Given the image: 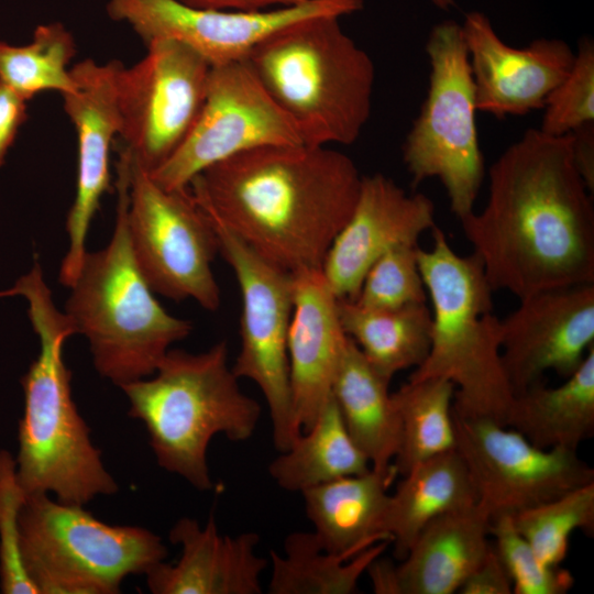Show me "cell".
Wrapping results in <instances>:
<instances>
[{
	"mask_svg": "<svg viewBox=\"0 0 594 594\" xmlns=\"http://www.w3.org/2000/svg\"><path fill=\"white\" fill-rule=\"evenodd\" d=\"M429 85L419 114L402 146L416 187L428 178L443 185L450 209L461 220L474 211L484 178L476 105L461 24L446 20L429 33Z\"/></svg>",
	"mask_w": 594,
	"mask_h": 594,
	"instance_id": "cell-9",
	"label": "cell"
},
{
	"mask_svg": "<svg viewBox=\"0 0 594 594\" xmlns=\"http://www.w3.org/2000/svg\"><path fill=\"white\" fill-rule=\"evenodd\" d=\"M338 311L345 334L388 381L426 360L432 328L431 310L426 302L369 309L353 300L338 299Z\"/></svg>",
	"mask_w": 594,
	"mask_h": 594,
	"instance_id": "cell-27",
	"label": "cell"
},
{
	"mask_svg": "<svg viewBox=\"0 0 594 594\" xmlns=\"http://www.w3.org/2000/svg\"><path fill=\"white\" fill-rule=\"evenodd\" d=\"M28 100L0 81V168L28 118Z\"/></svg>",
	"mask_w": 594,
	"mask_h": 594,
	"instance_id": "cell-38",
	"label": "cell"
},
{
	"mask_svg": "<svg viewBox=\"0 0 594 594\" xmlns=\"http://www.w3.org/2000/svg\"><path fill=\"white\" fill-rule=\"evenodd\" d=\"M336 15L293 23L245 58L307 145H350L372 110L375 67Z\"/></svg>",
	"mask_w": 594,
	"mask_h": 594,
	"instance_id": "cell-6",
	"label": "cell"
},
{
	"mask_svg": "<svg viewBox=\"0 0 594 594\" xmlns=\"http://www.w3.org/2000/svg\"><path fill=\"white\" fill-rule=\"evenodd\" d=\"M294 307L287 337L289 383L296 422L309 429L324 404L341 363L348 336L338 298L321 270L292 274Z\"/></svg>",
	"mask_w": 594,
	"mask_h": 594,
	"instance_id": "cell-21",
	"label": "cell"
},
{
	"mask_svg": "<svg viewBox=\"0 0 594 594\" xmlns=\"http://www.w3.org/2000/svg\"><path fill=\"white\" fill-rule=\"evenodd\" d=\"M494 548L503 561L515 594H565L574 584L572 573L561 565L543 563L517 531L509 515L491 520Z\"/></svg>",
	"mask_w": 594,
	"mask_h": 594,
	"instance_id": "cell-34",
	"label": "cell"
},
{
	"mask_svg": "<svg viewBox=\"0 0 594 594\" xmlns=\"http://www.w3.org/2000/svg\"><path fill=\"white\" fill-rule=\"evenodd\" d=\"M454 392L451 381L432 377L407 381L392 393L400 421L399 447L393 460L397 474L455 449Z\"/></svg>",
	"mask_w": 594,
	"mask_h": 594,
	"instance_id": "cell-30",
	"label": "cell"
},
{
	"mask_svg": "<svg viewBox=\"0 0 594 594\" xmlns=\"http://www.w3.org/2000/svg\"><path fill=\"white\" fill-rule=\"evenodd\" d=\"M172 543L180 546L174 564L162 561L145 575L154 594H261V574L267 560L257 554L255 532L220 534L210 515L205 526L183 517L169 531Z\"/></svg>",
	"mask_w": 594,
	"mask_h": 594,
	"instance_id": "cell-22",
	"label": "cell"
},
{
	"mask_svg": "<svg viewBox=\"0 0 594 594\" xmlns=\"http://www.w3.org/2000/svg\"><path fill=\"white\" fill-rule=\"evenodd\" d=\"M460 594H512L510 576L492 544L485 558L460 586Z\"/></svg>",
	"mask_w": 594,
	"mask_h": 594,
	"instance_id": "cell-37",
	"label": "cell"
},
{
	"mask_svg": "<svg viewBox=\"0 0 594 594\" xmlns=\"http://www.w3.org/2000/svg\"><path fill=\"white\" fill-rule=\"evenodd\" d=\"M120 66L119 61L99 64L91 58L77 63L70 68L76 90L62 96L78 144L75 198L65 223L68 248L58 273L59 283L67 288L78 274L90 224L110 189V151L121 133L117 89Z\"/></svg>",
	"mask_w": 594,
	"mask_h": 594,
	"instance_id": "cell-17",
	"label": "cell"
},
{
	"mask_svg": "<svg viewBox=\"0 0 594 594\" xmlns=\"http://www.w3.org/2000/svg\"><path fill=\"white\" fill-rule=\"evenodd\" d=\"M506 427L540 449L578 451L594 433V345L579 369L557 387L542 381L514 395Z\"/></svg>",
	"mask_w": 594,
	"mask_h": 594,
	"instance_id": "cell-25",
	"label": "cell"
},
{
	"mask_svg": "<svg viewBox=\"0 0 594 594\" xmlns=\"http://www.w3.org/2000/svg\"><path fill=\"white\" fill-rule=\"evenodd\" d=\"M127 226L133 256L155 294L216 311L221 293L212 263V226L188 187L166 189L130 155Z\"/></svg>",
	"mask_w": 594,
	"mask_h": 594,
	"instance_id": "cell-10",
	"label": "cell"
},
{
	"mask_svg": "<svg viewBox=\"0 0 594 594\" xmlns=\"http://www.w3.org/2000/svg\"><path fill=\"white\" fill-rule=\"evenodd\" d=\"M20 549L38 594H117L127 576L146 574L167 556L148 529L108 525L48 494L26 495Z\"/></svg>",
	"mask_w": 594,
	"mask_h": 594,
	"instance_id": "cell-8",
	"label": "cell"
},
{
	"mask_svg": "<svg viewBox=\"0 0 594 594\" xmlns=\"http://www.w3.org/2000/svg\"><path fill=\"white\" fill-rule=\"evenodd\" d=\"M370 469L367 458L350 437L331 395L314 425L271 462L268 473L280 488L302 493Z\"/></svg>",
	"mask_w": 594,
	"mask_h": 594,
	"instance_id": "cell-28",
	"label": "cell"
},
{
	"mask_svg": "<svg viewBox=\"0 0 594 594\" xmlns=\"http://www.w3.org/2000/svg\"><path fill=\"white\" fill-rule=\"evenodd\" d=\"M432 246L418 248L419 270L431 300L429 353L408 381L446 378L455 386L452 410L506 426L514 398L499 342L501 319L493 314V289L481 260L459 255L437 226Z\"/></svg>",
	"mask_w": 594,
	"mask_h": 594,
	"instance_id": "cell-7",
	"label": "cell"
},
{
	"mask_svg": "<svg viewBox=\"0 0 594 594\" xmlns=\"http://www.w3.org/2000/svg\"><path fill=\"white\" fill-rule=\"evenodd\" d=\"M361 180L346 154L300 143L229 157L196 175L188 188L207 217L293 274L322 268Z\"/></svg>",
	"mask_w": 594,
	"mask_h": 594,
	"instance_id": "cell-2",
	"label": "cell"
},
{
	"mask_svg": "<svg viewBox=\"0 0 594 594\" xmlns=\"http://www.w3.org/2000/svg\"><path fill=\"white\" fill-rule=\"evenodd\" d=\"M491 518L477 505L444 513L417 535L399 564L376 558L367 568L376 594H453L492 547Z\"/></svg>",
	"mask_w": 594,
	"mask_h": 594,
	"instance_id": "cell-20",
	"label": "cell"
},
{
	"mask_svg": "<svg viewBox=\"0 0 594 594\" xmlns=\"http://www.w3.org/2000/svg\"><path fill=\"white\" fill-rule=\"evenodd\" d=\"M300 143L295 124L243 59L211 66L191 130L172 156L148 174L166 189L186 188L204 169L240 153Z\"/></svg>",
	"mask_w": 594,
	"mask_h": 594,
	"instance_id": "cell-13",
	"label": "cell"
},
{
	"mask_svg": "<svg viewBox=\"0 0 594 594\" xmlns=\"http://www.w3.org/2000/svg\"><path fill=\"white\" fill-rule=\"evenodd\" d=\"M380 541L356 556L331 553L314 532H293L284 541V553L271 551V594H352L369 565L387 549Z\"/></svg>",
	"mask_w": 594,
	"mask_h": 594,
	"instance_id": "cell-29",
	"label": "cell"
},
{
	"mask_svg": "<svg viewBox=\"0 0 594 594\" xmlns=\"http://www.w3.org/2000/svg\"><path fill=\"white\" fill-rule=\"evenodd\" d=\"M389 383L349 338L331 395L350 437L371 468L381 471L392 468L399 447L400 421Z\"/></svg>",
	"mask_w": 594,
	"mask_h": 594,
	"instance_id": "cell-24",
	"label": "cell"
},
{
	"mask_svg": "<svg viewBox=\"0 0 594 594\" xmlns=\"http://www.w3.org/2000/svg\"><path fill=\"white\" fill-rule=\"evenodd\" d=\"M435 227L428 196L407 194L381 173L362 176L354 209L326 255L322 274L338 299L354 300L376 260L396 246L418 245Z\"/></svg>",
	"mask_w": 594,
	"mask_h": 594,
	"instance_id": "cell-18",
	"label": "cell"
},
{
	"mask_svg": "<svg viewBox=\"0 0 594 594\" xmlns=\"http://www.w3.org/2000/svg\"><path fill=\"white\" fill-rule=\"evenodd\" d=\"M389 494L383 531L402 560L419 531L433 518L477 503L475 488L453 449L415 465Z\"/></svg>",
	"mask_w": 594,
	"mask_h": 594,
	"instance_id": "cell-26",
	"label": "cell"
},
{
	"mask_svg": "<svg viewBox=\"0 0 594 594\" xmlns=\"http://www.w3.org/2000/svg\"><path fill=\"white\" fill-rule=\"evenodd\" d=\"M517 531L548 565H561L575 530L594 531V482L512 516Z\"/></svg>",
	"mask_w": 594,
	"mask_h": 594,
	"instance_id": "cell-32",
	"label": "cell"
},
{
	"mask_svg": "<svg viewBox=\"0 0 594 594\" xmlns=\"http://www.w3.org/2000/svg\"><path fill=\"white\" fill-rule=\"evenodd\" d=\"M120 388L158 465L199 491L215 485L207 462L211 439L246 441L261 417L260 403L242 392L229 364L226 340L199 353L169 349L152 375Z\"/></svg>",
	"mask_w": 594,
	"mask_h": 594,
	"instance_id": "cell-5",
	"label": "cell"
},
{
	"mask_svg": "<svg viewBox=\"0 0 594 594\" xmlns=\"http://www.w3.org/2000/svg\"><path fill=\"white\" fill-rule=\"evenodd\" d=\"M207 218L219 253L232 268L241 293V344L232 371L239 380L252 381L262 392L273 443L283 452L301 432L293 409L287 354L293 276L263 258L223 224Z\"/></svg>",
	"mask_w": 594,
	"mask_h": 594,
	"instance_id": "cell-11",
	"label": "cell"
},
{
	"mask_svg": "<svg viewBox=\"0 0 594 594\" xmlns=\"http://www.w3.org/2000/svg\"><path fill=\"white\" fill-rule=\"evenodd\" d=\"M363 0H305L260 11L206 10L177 0H107L108 15L127 23L148 44L175 40L211 66L245 59L265 38L301 20L343 16L360 11Z\"/></svg>",
	"mask_w": 594,
	"mask_h": 594,
	"instance_id": "cell-15",
	"label": "cell"
},
{
	"mask_svg": "<svg viewBox=\"0 0 594 594\" xmlns=\"http://www.w3.org/2000/svg\"><path fill=\"white\" fill-rule=\"evenodd\" d=\"M437 8L448 10L455 6L454 0H430Z\"/></svg>",
	"mask_w": 594,
	"mask_h": 594,
	"instance_id": "cell-41",
	"label": "cell"
},
{
	"mask_svg": "<svg viewBox=\"0 0 594 594\" xmlns=\"http://www.w3.org/2000/svg\"><path fill=\"white\" fill-rule=\"evenodd\" d=\"M25 498L15 458L0 450V590L3 594H38L25 572L20 549V513Z\"/></svg>",
	"mask_w": 594,
	"mask_h": 594,
	"instance_id": "cell-36",
	"label": "cell"
},
{
	"mask_svg": "<svg viewBox=\"0 0 594 594\" xmlns=\"http://www.w3.org/2000/svg\"><path fill=\"white\" fill-rule=\"evenodd\" d=\"M461 28L476 109L497 119L542 109L575 57L560 38H536L521 48L509 46L479 11L468 13Z\"/></svg>",
	"mask_w": 594,
	"mask_h": 594,
	"instance_id": "cell-19",
	"label": "cell"
},
{
	"mask_svg": "<svg viewBox=\"0 0 594 594\" xmlns=\"http://www.w3.org/2000/svg\"><path fill=\"white\" fill-rule=\"evenodd\" d=\"M572 135L528 129L488 169V197L460 220L493 290L519 300L594 283V206Z\"/></svg>",
	"mask_w": 594,
	"mask_h": 594,
	"instance_id": "cell-1",
	"label": "cell"
},
{
	"mask_svg": "<svg viewBox=\"0 0 594 594\" xmlns=\"http://www.w3.org/2000/svg\"><path fill=\"white\" fill-rule=\"evenodd\" d=\"M418 245L396 246L366 272L356 298L369 309H395L427 301V289L417 258Z\"/></svg>",
	"mask_w": 594,
	"mask_h": 594,
	"instance_id": "cell-35",
	"label": "cell"
},
{
	"mask_svg": "<svg viewBox=\"0 0 594 594\" xmlns=\"http://www.w3.org/2000/svg\"><path fill=\"white\" fill-rule=\"evenodd\" d=\"M594 122L571 133L575 166L591 193L594 191Z\"/></svg>",
	"mask_w": 594,
	"mask_h": 594,
	"instance_id": "cell-39",
	"label": "cell"
},
{
	"mask_svg": "<svg viewBox=\"0 0 594 594\" xmlns=\"http://www.w3.org/2000/svg\"><path fill=\"white\" fill-rule=\"evenodd\" d=\"M455 450L475 488L477 505L491 520L554 499L594 482V470L575 450L540 449L518 431L452 410Z\"/></svg>",
	"mask_w": 594,
	"mask_h": 594,
	"instance_id": "cell-14",
	"label": "cell"
},
{
	"mask_svg": "<svg viewBox=\"0 0 594 594\" xmlns=\"http://www.w3.org/2000/svg\"><path fill=\"white\" fill-rule=\"evenodd\" d=\"M397 471L375 470L343 476L300 493L320 546L331 553L356 556L389 540L383 531L389 485Z\"/></svg>",
	"mask_w": 594,
	"mask_h": 594,
	"instance_id": "cell-23",
	"label": "cell"
},
{
	"mask_svg": "<svg viewBox=\"0 0 594 594\" xmlns=\"http://www.w3.org/2000/svg\"><path fill=\"white\" fill-rule=\"evenodd\" d=\"M22 297L40 351L21 377L24 411L19 422L16 475L26 495L54 493L58 501L85 505L112 495L118 485L72 396V373L63 359L75 327L53 300L37 258L0 298Z\"/></svg>",
	"mask_w": 594,
	"mask_h": 594,
	"instance_id": "cell-3",
	"label": "cell"
},
{
	"mask_svg": "<svg viewBox=\"0 0 594 594\" xmlns=\"http://www.w3.org/2000/svg\"><path fill=\"white\" fill-rule=\"evenodd\" d=\"M75 55V38L62 23L41 24L26 45L0 41V81L28 101L44 91L73 94L77 86L68 66Z\"/></svg>",
	"mask_w": 594,
	"mask_h": 594,
	"instance_id": "cell-31",
	"label": "cell"
},
{
	"mask_svg": "<svg viewBox=\"0 0 594 594\" xmlns=\"http://www.w3.org/2000/svg\"><path fill=\"white\" fill-rule=\"evenodd\" d=\"M540 131L553 136L570 134L594 122V42L579 41L571 69L546 99Z\"/></svg>",
	"mask_w": 594,
	"mask_h": 594,
	"instance_id": "cell-33",
	"label": "cell"
},
{
	"mask_svg": "<svg viewBox=\"0 0 594 594\" xmlns=\"http://www.w3.org/2000/svg\"><path fill=\"white\" fill-rule=\"evenodd\" d=\"M211 65L185 44L160 38L146 54L118 70L123 146L147 173L184 142L202 107Z\"/></svg>",
	"mask_w": 594,
	"mask_h": 594,
	"instance_id": "cell-12",
	"label": "cell"
},
{
	"mask_svg": "<svg viewBox=\"0 0 594 594\" xmlns=\"http://www.w3.org/2000/svg\"><path fill=\"white\" fill-rule=\"evenodd\" d=\"M116 168L111 239L85 254L64 311L76 333L87 339L96 371L121 387L152 375L172 344L190 334L193 324L160 304L133 256L127 226L128 151L120 150Z\"/></svg>",
	"mask_w": 594,
	"mask_h": 594,
	"instance_id": "cell-4",
	"label": "cell"
},
{
	"mask_svg": "<svg viewBox=\"0 0 594 594\" xmlns=\"http://www.w3.org/2000/svg\"><path fill=\"white\" fill-rule=\"evenodd\" d=\"M501 319V358L514 395L553 371L573 374L594 345V283L543 289Z\"/></svg>",
	"mask_w": 594,
	"mask_h": 594,
	"instance_id": "cell-16",
	"label": "cell"
},
{
	"mask_svg": "<svg viewBox=\"0 0 594 594\" xmlns=\"http://www.w3.org/2000/svg\"><path fill=\"white\" fill-rule=\"evenodd\" d=\"M188 7L206 10L260 11L293 6L305 0H177Z\"/></svg>",
	"mask_w": 594,
	"mask_h": 594,
	"instance_id": "cell-40",
	"label": "cell"
}]
</instances>
